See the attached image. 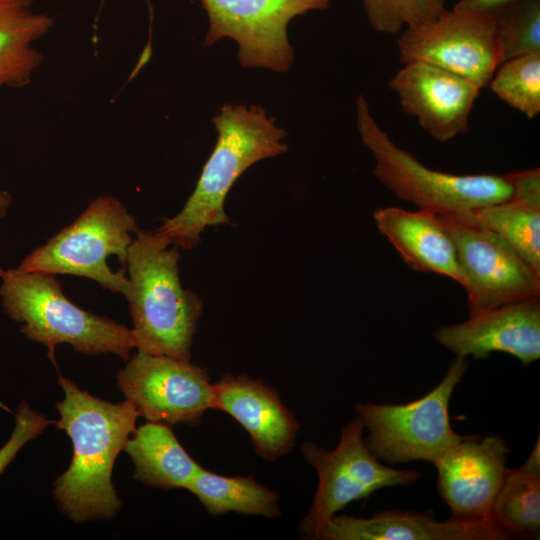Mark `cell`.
Returning <instances> with one entry per match:
<instances>
[{"mask_svg":"<svg viewBox=\"0 0 540 540\" xmlns=\"http://www.w3.org/2000/svg\"><path fill=\"white\" fill-rule=\"evenodd\" d=\"M357 129L374 159L372 174L396 197L435 214L467 215L507 200V174L456 175L433 170L394 143L371 114L363 95L356 99Z\"/></svg>","mask_w":540,"mask_h":540,"instance_id":"5","label":"cell"},{"mask_svg":"<svg viewBox=\"0 0 540 540\" xmlns=\"http://www.w3.org/2000/svg\"><path fill=\"white\" fill-rule=\"evenodd\" d=\"M509 452L507 441L498 435L472 436L463 437L436 460L438 491L452 518L489 521Z\"/></svg>","mask_w":540,"mask_h":540,"instance_id":"13","label":"cell"},{"mask_svg":"<svg viewBox=\"0 0 540 540\" xmlns=\"http://www.w3.org/2000/svg\"><path fill=\"white\" fill-rule=\"evenodd\" d=\"M434 338L455 356L483 360L502 352L527 366L540 358V299L506 304L461 323L439 326Z\"/></svg>","mask_w":540,"mask_h":540,"instance_id":"15","label":"cell"},{"mask_svg":"<svg viewBox=\"0 0 540 540\" xmlns=\"http://www.w3.org/2000/svg\"><path fill=\"white\" fill-rule=\"evenodd\" d=\"M388 86L402 110L439 142L467 133L481 90L461 75L424 62L405 63Z\"/></svg>","mask_w":540,"mask_h":540,"instance_id":"14","label":"cell"},{"mask_svg":"<svg viewBox=\"0 0 540 540\" xmlns=\"http://www.w3.org/2000/svg\"><path fill=\"white\" fill-rule=\"evenodd\" d=\"M362 4L372 29L383 34H399L446 10V0H362Z\"/></svg>","mask_w":540,"mask_h":540,"instance_id":"26","label":"cell"},{"mask_svg":"<svg viewBox=\"0 0 540 540\" xmlns=\"http://www.w3.org/2000/svg\"><path fill=\"white\" fill-rule=\"evenodd\" d=\"M213 386L212 409L240 423L260 457L272 461L293 448L299 424L274 387L258 378L231 373Z\"/></svg>","mask_w":540,"mask_h":540,"instance_id":"16","label":"cell"},{"mask_svg":"<svg viewBox=\"0 0 540 540\" xmlns=\"http://www.w3.org/2000/svg\"><path fill=\"white\" fill-rule=\"evenodd\" d=\"M135 217L116 197L99 196L69 225L27 255L18 268L91 279L125 296L126 260L137 233Z\"/></svg>","mask_w":540,"mask_h":540,"instance_id":"6","label":"cell"},{"mask_svg":"<svg viewBox=\"0 0 540 540\" xmlns=\"http://www.w3.org/2000/svg\"><path fill=\"white\" fill-rule=\"evenodd\" d=\"M53 422L55 421L33 410L26 401L20 402L16 409L15 426L11 436L0 448V474L27 442L36 439Z\"/></svg>","mask_w":540,"mask_h":540,"instance_id":"27","label":"cell"},{"mask_svg":"<svg viewBox=\"0 0 540 540\" xmlns=\"http://www.w3.org/2000/svg\"><path fill=\"white\" fill-rule=\"evenodd\" d=\"M512 186L510 198L540 207L539 168L507 173Z\"/></svg>","mask_w":540,"mask_h":540,"instance_id":"28","label":"cell"},{"mask_svg":"<svg viewBox=\"0 0 540 540\" xmlns=\"http://www.w3.org/2000/svg\"><path fill=\"white\" fill-rule=\"evenodd\" d=\"M116 381L147 421L195 425L213 407L210 376L190 361L138 351Z\"/></svg>","mask_w":540,"mask_h":540,"instance_id":"11","label":"cell"},{"mask_svg":"<svg viewBox=\"0 0 540 540\" xmlns=\"http://www.w3.org/2000/svg\"><path fill=\"white\" fill-rule=\"evenodd\" d=\"M373 216L379 231L409 267L459 282L460 272L453 241L435 213L385 207L376 209Z\"/></svg>","mask_w":540,"mask_h":540,"instance_id":"18","label":"cell"},{"mask_svg":"<svg viewBox=\"0 0 540 540\" xmlns=\"http://www.w3.org/2000/svg\"><path fill=\"white\" fill-rule=\"evenodd\" d=\"M179 261V248L158 229L138 230L127 254L125 297L138 351L190 361L203 304L182 286Z\"/></svg>","mask_w":540,"mask_h":540,"instance_id":"3","label":"cell"},{"mask_svg":"<svg viewBox=\"0 0 540 540\" xmlns=\"http://www.w3.org/2000/svg\"><path fill=\"white\" fill-rule=\"evenodd\" d=\"M54 24L53 17L33 9V0H0V90L30 84L44 61L34 44Z\"/></svg>","mask_w":540,"mask_h":540,"instance_id":"19","label":"cell"},{"mask_svg":"<svg viewBox=\"0 0 540 540\" xmlns=\"http://www.w3.org/2000/svg\"><path fill=\"white\" fill-rule=\"evenodd\" d=\"M64 398L56 404V428L66 432L73 445L68 469L54 482L53 496L60 510L82 523L109 519L122 506L111 481L114 462L134 430L140 413L126 399L111 403L80 389L59 376Z\"/></svg>","mask_w":540,"mask_h":540,"instance_id":"1","label":"cell"},{"mask_svg":"<svg viewBox=\"0 0 540 540\" xmlns=\"http://www.w3.org/2000/svg\"><path fill=\"white\" fill-rule=\"evenodd\" d=\"M490 16L499 65L540 52V0H513Z\"/></svg>","mask_w":540,"mask_h":540,"instance_id":"24","label":"cell"},{"mask_svg":"<svg viewBox=\"0 0 540 540\" xmlns=\"http://www.w3.org/2000/svg\"><path fill=\"white\" fill-rule=\"evenodd\" d=\"M124 450L135 471L133 478L160 489H187L202 468L162 422L147 421L129 437Z\"/></svg>","mask_w":540,"mask_h":540,"instance_id":"20","label":"cell"},{"mask_svg":"<svg viewBox=\"0 0 540 540\" xmlns=\"http://www.w3.org/2000/svg\"><path fill=\"white\" fill-rule=\"evenodd\" d=\"M490 523L508 538H538L540 530V474L507 470L492 504Z\"/></svg>","mask_w":540,"mask_h":540,"instance_id":"22","label":"cell"},{"mask_svg":"<svg viewBox=\"0 0 540 540\" xmlns=\"http://www.w3.org/2000/svg\"><path fill=\"white\" fill-rule=\"evenodd\" d=\"M488 85L501 101L534 118L540 112V52L503 62Z\"/></svg>","mask_w":540,"mask_h":540,"instance_id":"25","label":"cell"},{"mask_svg":"<svg viewBox=\"0 0 540 540\" xmlns=\"http://www.w3.org/2000/svg\"><path fill=\"white\" fill-rule=\"evenodd\" d=\"M435 215L453 241L469 316L540 297V274L501 237L465 215Z\"/></svg>","mask_w":540,"mask_h":540,"instance_id":"9","label":"cell"},{"mask_svg":"<svg viewBox=\"0 0 540 540\" xmlns=\"http://www.w3.org/2000/svg\"><path fill=\"white\" fill-rule=\"evenodd\" d=\"M187 490L214 516L228 512L266 518L280 515L279 494L251 476L228 477L202 467Z\"/></svg>","mask_w":540,"mask_h":540,"instance_id":"21","label":"cell"},{"mask_svg":"<svg viewBox=\"0 0 540 540\" xmlns=\"http://www.w3.org/2000/svg\"><path fill=\"white\" fill-rule=\"evenodd\" d=\"M522 469L540 474V438H537V441L528 456L525 463L521 466Z\"/></svg>","mask_w":540,"mask_h":540,"instance_id":"30","label":"cell"},{"mask_svg":"<svg viewBox=\"0 0 540 540\" xmlns=\"http://www.w3.org/2000/svg\"><path fill=\"white\" fill-rule=\"evenodd\" d=\"M513 0H459L453 7L455 10L491 14L499 7Z\"/></svg>","mask_w":540,"mask_h":540,"instance_id":"29","label":"cell"},{"mask_svg":"<svg viewBox=\"0 0 540 540\" xmlns=\"http://www.w3.org/2000/svg\"><path fill=\"white\" fill-rule=\"evenodd\" d=\"M465 216L501 237L540 274V207L509 198Z\"/></svg>","mask_w":540,"mask_h":540,"instance_id":"23","label":"cell"},{"mask_svg":"<svg viewBox=\"0 0 540 540\" xmlns=\"http://www.w3.org/2000/svg\"><path fill=\"white\" fill-rule=\"evenodd\" d=\"M11 202V194L7 191H0V219L5 216ZM4 272L5 270L0 266V278L3 276Z\"/></svg>","mask_w":540,"mask_h":540,"instance_id":"31","label":"cell"},{"mask_svg":"<svg viewBox=\"0 0 540 540\" xmlns=\"http://www.w3.org/2000/svg\"><path fill=\"white\" fill-rule=\"evenodd\" d=\"M1 278L5 312L20 323L26 338L47 346L54 364L55 347L61 343L85 355L112 353L126 361L130 358L135 348L131 328L78 307L65 296L55 275L16 268Z\"/></svg>","mask_w":540,"mask_h":540,"instance_id":"4","label":"cell"},{"mask_svg":"<svg viewBox=\"0 0 540 540\" xmlns=\"http://www.w3.org/2000/svg\"><path fill=\"white\" fill-rule=\"evenodd\" d=\"M467 357L456 356L444 378L425 396L405 404L358 403L357 416L369 435L370 452L391 464L424 460L434 464L463 437L451 427L449 403L468 368Z\"/></svg>","mask_w":540,"mask_h":540,"instance_id":"7","label":"cell"},{"mask_svg":"<svg viewBox=\"0 0 540 540\" xmlns=\"http://www.w3.org/2000/svg\"><path fill=\"white\" fill-rule=\"evenodd\" d=\"M319 539L327 540H503L508 537L489 521L451 518L437 521L430 514L382 511L369 518L334 515Z\"/></svg>","mask_w":540,"mask_h":540,"instance_id":"17","label":"cell"},{"mask_svg":"<svg viewBox=\"0 0 540 540\" xmlns=\"http://www.w3.org/2000/svg\"><path fill=\"white\" fill-rule=\"evenodd\" d=\"M402 63L424 62L488 86L499 66L490 14L445 10L405 28L397 40Z\"/></svg>","mask_w":540,"mask_h":540,"instance_id":"12","label":"cell"},{"mask_svg":"<svg viewBox=\"0 0 540 540\" xmlns=\"http://www.w3.org/2000/svg\"><path fill=\"white\" fill-rule=\"evenodd\" d=\"M209 20L204 46L233 39L244 68L287 72L294 60L287 28L310 11L324 10L331 0H200Z\"/></svg>","mask_w":540,"mask_h":540,"instance_id":"10","label":"cell"},{"mask_svg":"<svg viewBox=\"0 0 540 540\" xmlns=\"http://www.w3.org/2000/svg\"><path fill=\"white\" fill-rule=\"evenodd\" d=\"M212 122L216 145L182 210L157 229L178 248L192 249L209 226L229 223L225 199L250 166L287 151V132L260 106L224 104Z\"/></svg>","mask_w":540,"mask_h":540,"instance_id":"2","label":"cell"},{"mask_svg":"<svg viewBox=\"0 0 540 540\" xmlns=\"http://www.w3.org/2000/svg\"><path fill=\"white\" fill-rule=\"evenodd\" d=\"M364 429L357 416L343 427L333 450L312 442L301 446L303 457L318 475L312 505L298 527L304 535L319 539L327 522L351 502L385 487L411 485L420 478L419 471L383 465L366 446Z\"/></svg>","mask_w":540,"mask_h":540,"instance_id":"8","label":"cell"}]
</instances>
